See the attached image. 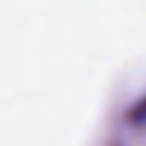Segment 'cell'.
Listing matches in <instances>:
<instances>
[{"label":"cell","mask_w":146,"mask_h":146,"mask_svg":"<svg viewBox=\"0 0 146 146\" xmlns=\"http://www.w3.org/2000/svg\"><path fill=\"white\" fill-rule=\"evenodd\" d=\"M135 121H139V123H146V100L139 105V110L135 112Z\"/></svg>","instance_id":"cell-1"}]
</instances>
